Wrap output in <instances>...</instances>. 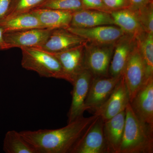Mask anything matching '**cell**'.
<instances>
[{"label": "cell", "mask_w": 153, "mask_h": 153, "mask_svg": "<svg viewBox=\"0 0 153 153\" xmlns=\"http://www.w3.org/2000/svg\"><path fill=\"white\" fill-rule=\"evenodd\" d=\"M98 116H82L56 129L23 131L20 133L37 153H71L76 143Z\"/></svg>", "instance_id": "6da1fadb"}, {"label": "cell", "mask_w": 153, "mask_h": 153, "mask_svg": "<svg viewBox=\"0 0 153 153\" xmlns=\"http://www.w3.org/2000/svg\"><path fill=\"white\" fill-rule=\"evenodd\" d=\"M120 153H153V126L144 123L134 113L130 102Z\"/></svg>", "instance_id": "7a4b0ae2"}, {"label": "cell", "mask_w": 153, "mask_h": 153, "mask_svg": "<svg viewBox=\"0 0 153 153\" xmlns=\"http://www.w3.org/2000/svg\"><path fill=\"white\" fill-rule=\"evenodd\" d=\"M21 49L22 55L21 64L23 68L35 71L41 77L67 81L61 64L52 53L36 47Z\"/></svg>", "instance_id": "3957f363"}, {"label": "cell", "mask_w": 153, "mask_h": 153, "mask_svg": "<svg viewBox=\"0 0 153 153\" xmlns=\"http://www.w3.org/2000/svg\"><path fill=\"white\" fill-rule=\"evenodd\" d=\"M114 43L103 44L87 41L84 44L85 68L94 76H109Z\"/></svg>", "instance_id": "277c9868"}, {"label": "cell", "mask_w": 153, "mask_h": 153, "mask_svg": "<svg viewBox=\"0 0 153 153\" xmlns=\"http://www.w3.org/2000/svg\"><path fill=\"white\" fill-rule=\"evenodd\" d=\"M103 125L104 122L98 116L78 140L71 153H109Z\"/></svg>", "instance_id": "5b68a950"}, {"label": "cell", "mask_w": 153, "mask_h": 153, "mask_svg": "<svg viewBox=\"0 0 153 153\" xmlns=\"http://www.w3.org/2000/svg\"><path fill=\"white\" fill-rule=\"evenodd\" d=\"M122 76H94L85 102V110L95 113L112 93Z\"/></svg>", "instance_id": "8992f818"}, {"label": "cell", "mask_w": 153, "mask_h": 153, "mask_svg": "<svg viewBox=\"0 0 153 153\" xmlns=\"http://www.w3.org/2000/svg\"><path fill=\"white\" fill-rule=\"evenodd\" d=\"M122 76L128 91L130 102L148 79L137 44L129 57Z\"/></svg>", "instance_id": "52a82bcc"}, {"label": "cell", "mask_w": 153, "mask_h": 153, "mask_svg": "<svg viewBox=\"0 0 153 153\" xmlns=\"http://www.w3.org/2000/svg\"><path fill=\"white\" fill-rule=\"evenodd\" d=\"M94 77L92 73L85 68L74 77L72 83V100L68 113V123L83 116L85 100Z\"/></svg>", "instance_id": "ba28073f"}, {"label": "cell", "mask_w": 153, "mask_h": 153, "mask_svg": "<svg viewBox=\"0 0 153 153\" xmlns=\"http://www.w3.org/2000/svg\"><path fill=\"white\" fill-rule=\"evenodd\" d=\"M52 30L46 28H38L7 32L4 33L3 37L7 49L13 48H39L47 41Z\"/></svg>", "instance_id": "9c48e42d"}, {"label": "cell", "mask_w": 153, "mask_h": 153, "mask_svg": "<svg viewBox=\"0 0 153 153\" xmlns=\"http://www.w3.org/2000/svg\"><path fill=\"white\" fill-rule=\"evenodd\" d=\"M130 104L141 121L153 126V76L146 80Z\"/></svg>", "instance_id": "30bf717a"}, {"label": "cell", "mask_w": 153, "mask_h": 153, "mask_svg": "<svg viewBox=\"0 0 153 153\" xmlns=\"http://www.w3.org/2000/svg\"><path fill=\"white\" fill-rule=\"evenodd\" d=\"M129 102L128 91L122 76L109 97L94 114L100 117L104 122L125 110Z\"/></svg>", "instance_id": "8fae6325"}, {"label": "cell", "mask_w": 153, "mask_h": 153, "mask_svg": "<svg viewBox=\"0 0 153 153\" xmlns=\"http://www.w3.org/2000/svg\"><path fill=\"white\" fill-rule=\"evenodd\" d=\"M66 29L87 41L103 44L114 43L125 34L120 28L115 25L85 28L69 27Z\"/></svg>", "instance_id": "7c38bea8"}, {"label": "cell", "mask_w": 153, "mask_h": 153, "mask_svg": "<svg viewBox=\"0 0 153 153\" xmlns=\"http://www.w3.org/2000/svg\"><path fill=\"white\" fill-rule=\"evenodd\" d=\"M84 44L62 52L52 53L61 64L67 81L71 84L75 76L85 68Z\"/></svg>", "instance_id": "4fadbf2b"}, {"label": "cell", "mask_w": 153, "mask_h": 153, "mask_svg": "<svg viewBox=\"0 0 153 153\" xmlns=\"http://www.w3.org/2000/svg\"><path fill=\"white\" fill-rule=\"evenodd\" d=\"M136 44L135 37L126 33L114 43L109 66V76L113 77L122 76L129 57Z\"/></svg>", "instance_id": "5bb4252c"}, {"label": "cell", "mask_w": 153, "mask_h": 153, "mask_svg": "<svg viewBox=\"0 0 153 153\" xmlns=\"http://www.w3.org/2000/svg\"><path fill=\"white\" fill-rule=\"evenodd\" d=\"M87 41L66 29H55L52 30L47 41L39 48L49 53H57L82 45Z\"/></svg>", "instance_id": "9a60e30c"}, {"label": "cell", "mask_w": 153, "mask_h": 153, "mask_svg": "<svg viewBox=\"0 0 153 153\" xmlns=\"http://www.w3.org/2000/svg\"><path fill=\"white\" fill-rule=\"evenodd\" d=\"M115 25L110 14L95 10L82 9L72 13L70 27L85 28Z\"/></svg>", "instance_id": "2e32d148"}, {"label": "cell", "mask_w": 153, "mask_h": 153, "mask_svg": "<svg viewBox=\"0 0 153 153\" xmlns=\"http://www.w3.org/2000/svg\"><path fill=\"white\" fill-rule=\"evenodd\" d=\"M125 120L124 110L104 122L103 131L109 153H120Z\"/></svg>", "instance_id": "e0dca14e"}, {"label": "cell", "mask_w": 153, "mask_h": 153, "mask_svg": "<svg viewBox=\"0 0 153 153\" xmlns=\"http://www.w3.org/2000/svg\"><path fill=\"white\" fill-rule=\"evenodd\" d=\"M31 12L37 17L44 28L55 30L70 27L72 12L41 8Z\"/></svg>", "instance_id": "ac0fdd59"}, {"label": "cell", "mask_w": 153, "mask_h": 153, "mask_svg": "<svg viewBox=\"0 0 153 153\" xmlns=\"http://www.w3.org/2000/svg\"><path fill=\"white\" fill-rule=\"evenodd\" d=\"M115 25L120 28L126 34L135 37L144 32L135 12L131 8L112 11L110 13Z\"/></svg>", "instance_id": "d6986e66"}, {"label": "cell", "mask_w": 153, "mask_h": 153, "mask_svg": "<svg viewBox=\"0 0 153 153\" xmlns=\"http://www.w3.org/2000/svg\"><path fill=\"white\" fill-rule=\"evenodd\" d=\"M0 27L4 33L44 28L37 17L31 12L4 19L0 22Z\"/></svg>", "instance_id": "ffe728a7"}, {"label": "cell", "mask_w": 153, "mask_h": 153, "mask_svg": "<svg viewBox=\"0 0 153 153\" xmlns=\"http://www.w3.org/2000/svg\"><path fill=\"white\" fill-rule=\"evenodd\" d=\"M3 149L6 153H37L33 146L28 142L20 132H7L3 142Z\"/></svg>", "instance_id": "44dd1931"}, {"label": "cell", "mask_w": 153, "mask_h": 153, "mask_svg": "<svg viewBox=\"0 0 153 153\" xmlns=\"http://www.w3.org/2000/svg\"><path fill=\"white\" fill-rule=\"evenodd\" d=\"M135 38L148 79L153 76V34L144 31Z\"/></svg>", "instance_id": "7402d4cb"}, {"label": "cell", "mask_w": 153, "mask_h": 153, "mask_svg": "<svg viewBox=\"0 0 153 153\" xmlns=\"http://www.w3.org/2000/svg\"><path fill=\"white\" fill-rule=\"evenodd\" d=\"M38 8L68 11L72 13L84 9L81 0H46Z\"/></svg>", "instance_id": "603a6c76"}, {"label": "cell", "mask_w": 153, "mask_h": 153, "mask_svg": "<svg viewBox=\"0 0 153 153\" xmlns=\"http://www.w3.org/2000/svg\"><path fill=\"white\" fill-rule=\"evenodd\" d=\"M46 0H13L5 19L29 13L37 8Z\"/></svg>", "instance_id": "cb8c5ba5"}, {"label": "cell", "mask_w": 153, "mask_h": 153, "mask_svg": "<svg viewBox=\"0 0 153 153\" xmlns=\"http://www.w3.org/2000/svg\"><path fill=\"white\" fill-rule=\"evenodd\" d=\"M133 10L144 31L153 34V1L139 9Z\"/></svg>", "instance_id": "d4e9b609"}, {"label": "cell", "mask_w": 153, "mask_h": 153, "mask_svg": "<svg viewBox=\"0 0 153 153\" xmlns=\"http://www.w3.org/2000/svg\"><path fill=\"white\" fill-rule=\"evenodd\" d=\"M84 9L95 10L110 14L111 11L105 4L102 0H81Z\"/></svg>", "instance_id": "484cf974"}, {"label": "cell", "mask_w": 153, "mask_h": 153, "mask_svg": "<svg viewBox=\"0 0 153 153\" xmlns=\"http://www.w3.org/2000/svg\"><path fill=\"white\" fill-rule=\"evenodd\" d=\"M102 1L111 12L131 7L130 0H102Z\"/></svg>", "instance_id": "4316f807"}, {"label": "cell", "mask_w": 153, "mask_h": 153, "mask_svg": "<svg viewBox=\"0 0 153 153\" xmlns=\"http://www.w3.org/2000/svg\"><path fill=\"white\" fill-rule=\"evenodd\" d=\"M13 0H0V22L5 19Z\"/></svg>", "instance_id": "83f0119b"}, {"label": "cell", "mask_w": 153, "mask_h": 153, "mask_svg": "<svg viewBox=\"0 0 153 153\" xmlns=\"http://www.w3.org/2000/svg\"><path fill=\"white\" fill-rule=\"evenodd\" d=\"M131 4V7L133 10H137L142 7L146 5L151 2L150 0H130Z\"/></svg>", "instance_id": "f1b7e54d"}, {"label": "cell", "mask_w": 153, "mask_h": 153, "mask_svg": "<svg viewBox=\"0 0 153 153\" xmlns=\"http://www.w3.org/2000/svg\"><path fill=\"white\" fill-rule=\"evenodd\" d=\"M3 34H4V32L2 29L0 27V51L7 50V47L4 41Z\"/></svg>", "instance_id": "f546056e"}, {"label": "cell", "mask_w": 153, "mask_h": 153, "mask_svg": "<svg viewBox=\"0 0 153 153\" xmlns=\"http://www.w3.org/2000/svg\"><path fill=\"white\" fill-rule=\"evenodd\" d=\"M151 1H153V0H150Z\"/></svg>", "instance_id": "4dcf8cb0"}]
</instances>
